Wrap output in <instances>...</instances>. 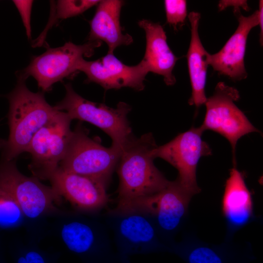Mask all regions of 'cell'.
<instances>
[{
  "label": "cell",
  "instance_id": "2",
  "mask_svg": "<svg viewBox=\"0 0 263 263\" xmlns=\"http://www.w3.org/2000/svg\"><path fill=\"white\" fill-rule=\"evenodd\" d=\"M157 145L151 132L133 136L122 150L116 167L118 202L149 196L165 188L167 180L153 163Z\"/></svg>",
  "mask_w": 263,
  "mask_h": 263
},
{
  "label": "cell",
  "instance_id": "29",
  "mask_svg": "<svg viewBox=\"0 0 263 263\" xmlns=\"http://www.w3.org/2000/svg\"><path fill=\"white\" fill-rule=\"evenodd\" d=\"M0 263H6L1 258H0Z\"/></svg>",
  "mask_w": 263,
  "mask_h": 263
},
{
  "label": "cell",
  "instance_id": "15",
  "mask_svg": "<svg viewBox=\"0 0 263 263\" xmlns=\"http://www.w3.org/2000/svg\"><path fill=\"white\" fill-rule=\"evenodd\" d=\"M235 15L238 20L236 31L218 52L208 53L207 60L219 74L239 81L247 76L244 62L247 39L252 29L259 24V12L256 10L247 17L241 12Z\"/></svg>",
  "mask_w": 263,
  "mask_h": 263
},
{
  "label": "cell",
  "instance_id": "28",
  "mask_svg": "<svg viewBox=\"0 0 263 263\" xmlns=\"http://www.w3.org/2000/svg\"><path fill=\"white\" fill-rule=\"evenodd\" d=\"M4 140H0V148H2L3 145H4Z\"/></svg>",
  "mask_w": 263,
  "mask_h": 263
},
{
  "label": "cell",
  "instance_id": "13",
  "mask_svg": "<svg viewBox=\"0 0 263 263\" xmlns=\"http://www.w3.org/2000/svg\"><path fill=\"white\" fill-rule=\"evenodd\" d=\"M46 180L61 198L64 197L82 213H95L105 208L109 202L107 188L91 177L64 171L59 167Z\"/></svg>",
  "mask_w": 263,
  "mask_h": 263
},
{
  "label": "cell",
  "instance_id": "14",
  "mask_svg": "<svg viewBox=\"0 0 263 263\" xmlns=\"http://www.w3.org/2000/svg\"><path fill=\"white\" fill-rule=\"evenodd\" d=\"M77 71L86 75L88 82L98 84L105 90L129 87L137 91L144 89V80L149 73L143 59L136 65L129 66L109 53L94 61L81 59Z\"/></svg>",
  "mask_w": 263,
  "mask_h": 263
},
{
  "label": "cell",
  "instance_id": "3",
  "mask_svg": "<svg viewBox=\"0 0 263 263\" xmlns=\"http://www.w3.org/2000/svg\"><path fill=\"white\" fill-rule=\"evenodd\" d=\"M0 190L9 194L20 207L25 224L35 231L45 218L56 216L64 210L57 207L62 198L37 177L26 176L18 169L15 161L0 162Z\"/></svg>",
  "mask_w": 263,
  "mask_h": 263
},
{
  "label": "cell",
  "instance_id": "27",
  "mask_svg": "<svg viewBox=\"0 0 263 263\" xmlns=\"http://www.w3.org/2000/svg\"><path fill=\"white\" fill-rule=\"evenodd\" d=\"M259 24L260 28V42L261 45L263 44V1H259Z\"/></svg>",
  "mask_w": 263,
  "mask_h": 263
},
{
  "label": "cell",
  "instance_id": "12",
  "mask_svg": "<svg viewBox=\"0 0 263 263\" xmlns=\"http://www.w3.org/2000/svg\"><path fill=\"white\" fill-rule=\"evenodd\" d=\"M118 254L123 263L135 254L169 249L148 216L136 212H108Z\"/></svg>",
  "mask_w": 263,
  "mask_h": 263
},
{
  "label": "cell",
  "instance_id": "25",
  "mask_svg": "<svg viewBox=\"0 0 263 263\" xmlns=\"http://www.w3.org/2000/svg\"><path fill=\"white\" fill-rule=\"evenodd\" d=\"M21 17L26 29L27 37H31V28L30 24L31 12L33 4L32 0H14Z\"/></svg>",
  "mask_w": 263,
  "mask_h": 263
},
{
  "label": "cell",
  "instance_id": "9",
  "mask_svg": "<svg viewBox=\"0 0 263 263\" xmlns=\"http://www.w3.org/2000/svg\"><path fill=\"white\" fill-rule=\"evenodd\" d=\"M203 132L192 127L179 133L168 143L157 146L153 154L174 167L178 174L175 180L190 197L199 193L201 189L196 180V169L200 159L212 154L209 145L202 139Z\"/></svg>",
  "mask_w": 263,
  "mask_h": 263
},
{
  "label": "cell",
  "instance_id": "11",
  "mask_svg": "<svg viewBox=\"0 0 263 263\" xmlns=\"http://www.w3.org/2000/svg\"><path fill=\"white\" fill-rule=\"evenodd\" d=\"M101 44L98 41H88L82 45L69 41L62 46L49 48L34 57L20 75L25 78L33 76L43 92H48L54 83L77 71L79 61L84 56H92Z\"/></svg>",
  "mask_w": 263,
  "mask_h": 263
},
{
  "label": "cell",
  "instance_id": "7",
  "mask_svg": "<svg viewBox=\"0 0 263 263\" xmlns=\"http://www.w3.org/2000/svg\"><path fill=\"white\" fill-rule=\"evenodd\" d=\"M56 231L66 248L87 263H107L113 254L108 235L98 221L76 211L56 216Z\"/></svg>",
  "mask_w": 263,
  "mask_h": 263
},
{
  "label": "cell",
  "instance_id": "19",
  "mask_svg": "<svg viewBox=\"0 0 263 263\" xmlns=\"http://www.w3.org/2000/svg\"><path fill=\"white\" fill-rule=\"evenodd\" d=\"M188 17L190 24L191 38L187 59L191 87V94L188 102L198 109L205 104L207 99L205 86L208 53L204 47L198 32L200 14L192 11Z\"/></svg>",
  "mask_w": 263,
  "mask_h": 263
},
{
  "label": "cell",
  "instance_id": "18",
  "mask_svg": "<svg viewBox=\"0 0 263 263\" xmlns=\"http://www.w3.org/2000/svg\"><path fill=\"white\" fill-rule=\"evenodd\" d=\"M124 3L120 0H100L90 22L88 40L105 42L109 54H113L118 46L129 45L133 42L131 35L123 33L120 25V12Z\"/></svg>",
  "mask_w": 263,
  "mask_h": 263
},
{
  "label": "cell",
  "instance_id": "8",
  "mask_svg": "<svg viewBox=\"0 0 263 263\" xmlns=\"http://www.w3.org/2000/svg\"><path fill=\"white\" fill-rule=\"evenodd\" d=\"M239 98L237 89L223 82H219L213 94L207 98L204 120L198 127L203 132L214 131L229 141L232 148L234 167H236V147L239 139L251 132H260L235 104V102Z\"/></svg>",
  "mask_w": 263,
  "mask_h": 263
},
{
  "label": "cell",
  "instance_id": "17",
  "mask_svg": "<svg viewBox=\"0 0 263 263\" xmlns=\"http://www.w3.org/2000/svg\"><path fill=\"white\" fill-rule=\"evenodd\" d=\"M138 25L145 32L146 47L143 59L149 72L162 75L166 85H174L176 78L172 71L179 58L169 48L164 28L159 23L145 19L139 20Z\"/></svg>",
  "mask_w": 263,
  "mask_h": 263
},
{
  "label": "cell",
  "instance_id": "10",
  "mask_svg": "<svg viewBox=\"0 0 263 263\" xmlns=\"http://www.w3.org/2000/svg\"><path fill=\"white\" fill-rule=\"evenodd\" d=\"M71 121L66 113L59 111L34 135L26 150L31 156L29 168L33 176L46 180L58 168L72 134Z\"/></svg>",
  "mask_w": 263,
  "mask_h": 263
},
{
  "label": "cell",
  "instance_id": "24",
  "mask_svg": "<svg viewBox=\"0 0 263 263\" xmlns=\"http://www.w3.org/2000/svg\"><path fill=\"white\" fill-rule=\"evenodd\" d=\"M164 5L167 22L174 30L182 26L188 15L187 3L185 0H165Z\"/></svg>",
  "mask_w": 263,
  "mask_h": 263
},
{
  "label": "cell",
  "instance_id": "22",
  "mask_svg": "<svg viewBox=\"0 0 263 263\" xmlns=\"http://www.w3.org/2000/svg\"><path fill=\"white\" fill-rule=\"evenodd\" d=\"M100 0H58L54 5L55 10L50 18L46 29L52 26L56 20L77 16L97 5Z\"/></svg>",
  "mask_w": 263,
  "mask_h": 263
},
{
  "label": "cell",
  "instance_id": "16",
  "mask_svg": "<svg viewBox=\"0 0 263 263\" xmlns=\"http://www.w3.org/2000/svg\"><path fill=\"white\" fill-rule=\"evenodd\" d=\"M222 211L228 233L232 234L252 221L253 203L243 174L233 167L227 179L222 201Z\"/></svg>",
  "mask_w": 263,
  "mask_h": 263
},
{
  "label": "cell",
  "instance_id": "23",
  "mask_svg": "<svg viewBox=\"0 0 263 263\" xmlns=\"http://www.w3.org/2000/svg\"><path fill=\"white\" fill-rule=\"evenodd\" d=\"M56 258L40 249L33 242L19 245L14 251V263H54Z\"/></svg>",
  "mask_w": 263,
  "mask_h": 263
},
{
  "label": "cell",
  "instance_id": "26",
  "mask_svg": "<svg viewBox=\"0 0 263 263\" xmlns=\"http://www.w3.org/2000/svg\"><path fill=\"white\" fill-rule=\"evenodd\" d=\"M229 6L234 8L235 14L240 12L241 8L245 11L249 9L246 0H220L218 4L219 10H223Z\"/></svg>",
  "mask_w": 263,
  "mask_h": 263
},
{
  "label": "cell",
  "instance_id": "1",
  "mask_svg": "<svg viewBox=\"0 0 263 263\" xmlns=\"http://www.w3.org/2000/svg\"><path fill=\"white\" fill-rule=\"evenodd\" d=\"M26 79L20 75L15 88L7 95L9 135L4 142L1 160H13L26 151L34 135L59 111L47 102L43 93L30 91Z\"/></svg>",
  "mask_w": 263,
  "mask_h": 263
},
{
  "label": "cell",
  "instance_id": "20",
  "mask_svg": "<svg viewBox=\"0 0 263 263\" xmlns=\"http://www.w3.org/2000/svg\"><path fill=\"white\" fill-rule=\"evenodd\" d=\"M187 263H227V252L222 247L188 239L171 248Z\"/></svg>",
  "mask_w": 263,
  "mask_h": 263
},
{
  "label": "cell",
  "instance_id": "4",
  "mask_svg": "<svg viewBox=\"0 0 263 263\" xmlns=\"http://www.w3.org/2000/svg\"><path fill=\"white\" fill-rule=\"evenodd\" d=\"M88 130L78 123L72 134L59 168L72 173L94 178L106 187L116 169L122 150L105 147L96 138L89 137Z\"/></svg>",
  "mask_w": 263,
  "mask_h": 263
},
{
  "label": "cell",
  "instance_id": "6",
  "mask_svg": "<svg viewBox=\"0 0 263 263\" xmlns=\"http://www.w3.org/2000/svg\"><path fill=\"white\" fill-rule=\"evenodd\" d=\"M191 198L175 180L154 194L117 202L116 206L109 211L136 212L148 216L163 239L170 237L179 229L187 215Z\"/></svg>",
  "mask_w": 263,
  "mask_h": 263
},
{
  "label": "cell",
  "instance_id": "5",
  "mask_svg": "<svg viewBox=\"0 0 263 263\" xmlns=\"http://www.w3.org/2000/svg\"><path fill=\"white\" fill-rule=\"evenodd\" d=\"M64 98L54 107L66 113L71 120L89 122L100 129L112 139V146L122 150L134 136L127 115L131 106L119 102L116 108L89 101L77 94L70 83L65 85Z\"/></svg>",
  "mask_w": 263,
  "mask_h": 263
},
{
  "label": "cell",
  "instance_id": "21",
  "mask_svg": "<svg viewBox=\"0 0 263 263\" xmlns=\"http://www.w3.org/2000/svg\"><path fill=\"white\" fill-rule=\"evenodd\" d=\"M25 224L23 213L16 201L0 190V228L12 229Z\"/></svg>",
  "mask_w": 263,
  "mask_h": 263
}]
</instances>
